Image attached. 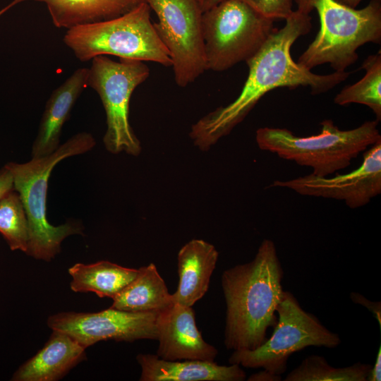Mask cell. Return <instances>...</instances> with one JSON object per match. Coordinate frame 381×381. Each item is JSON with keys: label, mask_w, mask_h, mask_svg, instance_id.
Wrapping results in <instances>:
<instances>
[{"label": "cell", "mask_w": 381, "mask_h": 381, "mask_svg": "<svg viewBox=\"0 0 381 381\" xmlns=\"http://www.w3.org/2000/svg\"><path fill=\"white\" fill-rule=\"evenodd\" d=\"M312 18L298 10L285 19L284 26L277 30L258 52L248 60L249 71L238 96L230 104L220 107L200 118L192 126L190 138L202 151L208 150L227 135L270 91L278 87H309L318 95L334 88L346 80L351 73L334 71L327 75L311 72L291 56V47L311 28Z\"/></svg>", "instance_id": "6da1fadb"}, {"label": "cell", "mask_w": 381, "mask_h": 381, "mask_svg": "<svg viewBox=\"0 0 381 381\" xmlns=\"http://www.w3.org/2000/svg\"><path fill=\"white\" fill-rule=\"evenodd\" d=\"M284 272L276 246L264 239L255 258L224 271L226 303L224 343L229 350H253L264 343L277 323L275 312L284 291Z\"/></svg>", "instance_id": "7a4b0ae2"}, {"label": "cell", "mask_w": 381, "mask_h": 381, "mask_svg": "<svg viewBox=\"0 0 381 381\" xmlns=\"http://www.w3.org/2000/svg\"><path fill=\"white\" fill-rule=\"evenodd\" d=\"M297 9L309 14L315 9L320 29L297 63L311 70L329 64L335 71H345L358 58L362 45L381 42V0H371L361 9L335 0H294Z\"/></svg>", "instance_id": "3957f363"}, {"label": "cell", "mask_w": 381, "mask_h": 381, "mask_svg": "<svg viewBox=\"0 0 381 381\" xmlns=\"http://www.w3.org/2000/svg\"><path fill=\"white\" fill-rule=\"evenodd\" d=\"M96 144L92 134L78 133L61 145L52 154L32 157L25 163L8 162L5 166L11 173L13 189L23 204L29 228L26 253L35 259L49 261L60 252L61 244L68 236L82 234L81 228L66 223L53 226L47 218V194L49 179L54 167L61 160L83 154Z\"/></svg>", "instance_id": "277c9868"}, {"label": "cell", "mask_w": 381, "mask_h": 381, "mask_svg": "<svg viewBox=\"0 0 381 381\" xmlns=\"http://www.w3.org/2000/svg\"><path fill=\"white\" fill-rule=\"evenodd\" d=\"M377 120L365 121L351 130H341L330 119L320 123L318 134L296 136L286 128L262 127L256 131L258 147L313 169L327 176L349 167L362 152L381 140Z\"/></svg>", "instance_id": "5b68a950"}, {"label": "cell", "mask_w": 381, "mask_h": 381, "mask_svg": "<svg viewBox=\"0 0 381 381\" xmlns=\"http://www.w3.org/2000/svg\"><path fill=\"white\" fill-rule=\"evenodd\" d=\"M150 10L143 2L119 17L71 28L64 42L83 62L112 55L171 66L169 52L151 21Z\"/></svg>", "instance_id": "8992f818"}, {"label": "cell", "mask_w": 381, "mask_h": 381, "mask_svg": "<svg viewBox=\"0 0 381 381\" xmlns=\"http://www.w3.org/2000/svg\"><path fill=\"white\" fill-rule=\"evenodd\" d=\"M274 21L241 0H223L203 12L207 71H226L251 59L277 30Z\"/></svg>", "instance_id": "52a82bcc"}, {"label": "cell", "mask_w": 381, "mask_h": 381, "mask_svg": "<svg viewBox=\"0 0 381 381\" xmlns=\"http://www.w3.org/2000/svg\"><path fill=\"white\" fill-rule=\"evenodd\" d=\"M278 320L272 336L253 350L234 351L229 362L248 368H260L281 375L289 358L308 346L333 349L341 344L335 332L325 327L313 314L303 310L296 297L284 291L277 306Z\"/></svg>", "instance_id": "ba28073f"}, {"label": "cell", "mask_w": 381, "mask_h": 381, "mask_svg": "<svg viewBox=\"0 0 381 381\" xmlns=\"http://www.w3.org/2000/svg\"><path fill=\"white\" fill-rule=\"evenodd\" d=\"M150 75L144 61L104 55L94 57L88 68L87 87L99 95L107 117V131L103 143L112 154L124 152L138 156L141 145L129 122V106L135 88Z\"/></svg>", "instance_id": "9c48e42d"}, {"label": "cell", "mask_w": 381, "mask_h": 381, "mask_svg": "<svg viewBox=\"0 0 381 381\" xmlns=\"http://www.w3.org/2000/svg\"><path fill=\"white\" fill-rule=\"evenodd\" d=\"M158 18L155 28L168 49L174 79L185 87L207 71L202 29V11L197 0H145Z\"/></svg>", "instance_id": "30bf717a"}, {"label": "cell", "mask_w": 381, "mask_h": 381, "mask_svg": "<svg viewBox=\"0 0 381 381\" xmlns=\"http://www.w3.org/2000/svg\"><path fill=\"white\" fill-rule=\"evenodd\" d=\"M159 312H128L112 308L97 313L62 312L50 316L47 325L66 333L84 348L98 341H133L157 338Z\"/></svg>", "instance_id": "8fae6325"}, {"label": "cell", "mask_w": 381, "mask_h": 381, "mask_svg": "<svg viewBox=\"0 0 381 381\" xmlns=\"http://www.w3.org/2000/svg\"><path fill=\"white\" fill-rule=\"evenodd\" d=\"M272 186L289 188L302 195L343 200L351 209L361 207L381 193V140L366 150L361 164L348 174L333 177L310 174L277 180Z\"/></svg>", "instance_id": "7c38bea8"}, {"label": "cell", "mask_w": 381, "mask_h": 381, "mask_svg": "<svg viewBox=\"0 0 381 381\" xmlns=\"http://www.w3.org/2000/svg\"><path fill=\"white\" fill-rule=\"evenodd\" d=\"M157 329V356L160 358L214 361L218 353L198 330L192 306L174 303L159 312Z\"/></svg>", "instance_id": "4fadbf2b"}, {"label": "cell", "mask_w": 381, "mask_h": 381, "mask_svg": "<svg viewBox=\"0 0 381 381\" xmlns=\"http://www.w3.org/2000/svg\"><path fill=\"white\" fill-rule=\"evenodd\" d=\"M87 68H78L51 94L32 144V157L49 155L60 146L61 129L75 102L87 87Z\"/></svg>", "instance_id": "5bb4252c"}, {"label": "cell", "mask_w": 381, "mask_h": 381, "mask_svg": "<svg viewBox=\"0 0 381 381\" xmlns=\"http://www.w3.org/2000/svg\"><path fill=\"white\" fill-rule=\"evenodd\" d=\"M140 381H243L245 371L238 364L220 365L201 360L167 361L154 354L140 353Z\"/></svg>", "instance_id": "9a60e30c"}, {"label": "cell", "mask_w": 381, "mask_h": 381, "mask_svg": "<svg viewBox=\"0 0 381 381\" xmlns=\"http://www.w3.org/2000/svg\"><path fill=\"white\" fill-rule=\"evenodd\" d=\"M219 253L203 240L193 239L178 253L179 284L171 294L173 303L193 306L208 290Z\"/></svg>", "instance_id": "2e32d148"}, {"label": "cell", "mask_w": 381, "mask_h": 381, "mask_svg": "<svg viewBox=\"0 0 381 381\" xmlns=\"http://www.w3.org/2000/svg\"><path fill=\"white\" fill-rule=\"evenodd\" d=\"M85 348L69 335L53 330L47 342L14 373L15 381H55L85 358Z\"/></svg>", "instance_id": "e0dca14e"}, {"label": "cell", "mask_w": 381, "mask_h": 381, "mask_svg": "<svg viewBox=\"0 0 381 381\" xmlns=\"http://www.w3.org/2000/svg\"><path fill=\"white\" fill-rule=\"evenodd\" d=\"M27 1L44 3L54 25L67 30L119 17L145 2V0H13L0 10V16L16 4Z\"/></svg>", "instance_id": "ac0fdd59"}, {"label": "cell", "mask_w": 381, "mask_h": 381, "mask_svg": "<svg viewBox=\"0 0 381 381\" xmlns=\"http://www.w3.org/2000/svg\"><path fill=\"white\" fill-rule=\"evenodd\" d=\"M112 299L111 308L128 312H160L174 303L154 263L139 268L136 277Z\"/></svg>", "instance_id": "d6986e66"}, {"label": "cell", "mask_w": 381, "mask_h": 381, "mask_svg": "<svg viewBox=\"0 0 381 381\" xmlns=\"http://www.w3.org/2000/svg\"><path fill=\"white\" fill-rule=\"evenodd\" d=\"M68 272L72 277V291L93 292L100 298H113L136 277L138 269L102 260L87 265L76 263Z\"/></svg>", "instance_id": "ffe728a7"}, {"label": "cell", "mask_w": 381, "mask_h": 381, "mask_svg": "<svg viewBox=\"0 0 381 381\" xmlns=\"http://www.w3.org/2000/svg\"><path fill=\"white\" fill-rule=\"evenodd\" d=\"M365 75L356 83L343 88L334 97L340 106L357 103L368 106L381 119V52L368 56L362 64Z\"/></svg>", "instance_id": "44dd1931"}, {"label": "cell", "mask_w": 381, "mask_h": 381, "mask_svg": "<svg viewBox=\"0 0 381 381\" xmlns=\"http://www.w3.org/2000/svg\"><path fill=\"white\" fill-rule=\"evenodd\" d=\"M370 364L356 363L335 368L319 355L307 356L301 364L286 375L284 381H367Z\"/></svg>", "instance_id": "7402d4cb"}, {"label": "cell", "mask_w": 381, "mask_h": 381, "mask_svg": "<svg viewBox=\"0 0 381 381\" xmlns=\"http://www.w3.org/2000/svg\"><path fill=\"white\" fill-rule=\"evenodd\" d=\"M0 233L11 250H19L26 253L28 222L22 200L14 189L0 199Z\"/></svg>", "instance_id": "603a6c76"}, {"label": "cell", "mask_w": 381, "mask_h": 381, "mask_svg": "<svg viewBox=\"0 0 381 381\" xmlns=\"http://www.w3.org/2000/svg\"><path fill=\"white\" fill-rule=\"evenodd\" d=\"M267 18L286 19L294 11L293 0H241Z\"/></svg>", "instance_id": "cb8c5ba5"}, {"label": "cell", "mask_w": 381, "mask_h": 381, "mask_svg": "<svg viewBox=\"0 0 381 381\" xmlns=\"http://www.w3.org/2000/svg\"><path fill=\"white\" fill-rule=\"evenodd\" d=\"M350 298L351 301L356 304L361 305L365 307L369 311H370L373 316L377 320L380 329H381V303L380 301H371L364 297L362 294L356 292H351L350 294Z\"/></svg>", "instance_id": "d4e9b609"}, {"label": "cell", "mask_w": 381, "mask_h": 381, "mask_svg": "<svg viewBox=\"0 0 381 381\" xmlns=\"http://www.w3.org/2000/svg\"><path fill=\"white\" fill-rule=\"evenodd\" d=\"M13 189V182L11 173L4 165V167L0 169V199Z\"/></svg>", "instance_id": "484cf974"}, {"label": "cell", "mask_w": 381, "mask_h": 381, "mask_svg": "<svg viewBox=\"0 0 381 381\" xmlns=\"http://www.w3.org/2000/svg\"><path fill=\"white\" fill-rule=\"evenodd\" d=\"M381 380V346H380L374 365L370 370L367 381Z\"/></svg>", "instance_id": "4316f807"}, {"label": "cell", "mask_w": 381, "mask_h": 381, "mask_svg": "<svg viewBox=\"0 0 381 381\" xmlns=\"http://www.w3.org/2000/svg\"><path fill=\"white\" fill-rule=\"evenodd\" d=\"M281 378L279 375H274L264 370L263 371L253 374L248 380L252 381H279L282 380Z\"/></svg>", "instance_id": "83f0119b"}, {"label": "cell", "mask_w": 381, "mask_h": 381, "mask_svg": "<svg viewBox=\"0 0 381 381\" xmlns=\"http://www.w3.org/2000/svg\"><path fill=\"white\" fill-rule=\"evenodd\" d=\"M198 1V4L202 11V12H205L210 8L214 7L219 3H220L223 0H197Z\"/></svg>", "instance_id": "f1b7e54d"}, {"label": "cell", "mask_w": 381, "mask_h": 381, "mask_svg": "<svg viewBox=\"0 0 381 381\" xmlns=\"http://www.w3.org/2000/svg\"><path fill=\"white\" fill-rule=\"evenodd\" d=\"M346 6L356 8L362 0H335Z\"/></svg>", "instance_id": "f546056e"}]
</instances>
